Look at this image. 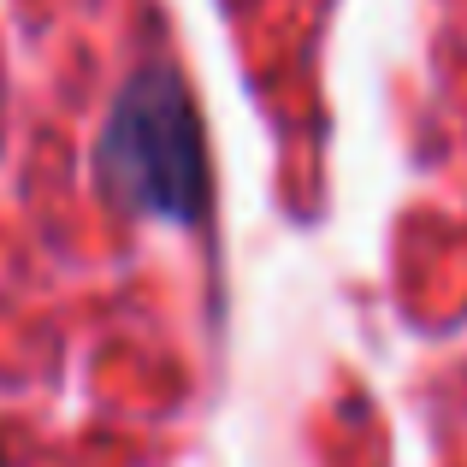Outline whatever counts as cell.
<instances>
[{"mask_svg": "<svg viewBox=\"0 0 467 467\" xmlns=\"http://www.w3.org/2000/svg\"><path fill=\"white\" fill-rule=\"evenodd\" d=\"M95 171L113 202L137 207L149 219L190 225L207 195V154L202 119L190 107V89L171 66H142L125 78L113 113H107Z\"/></svg>", "mask_w": 467, "mask_h": 467, "instance_id": "1", "label": "cell"}]
</instances>
